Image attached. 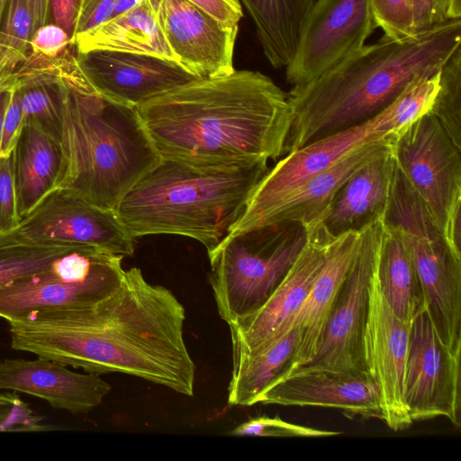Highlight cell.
Listing matches in <instances>:
<instances>
[{
    "label": "cell",
    "instance_id": "cell-21",
    "mask_svg": "<svg viewBox=\"0 0 461 461\" xmlns=\"http://www.w3.org/2000/svg\"><path fill=\"white\" fill-rule=\"evenodd\" d=\"M396 136L372 141L352 150L290 192L262 214L251 229L283 221L300 222L306 229L321 223L344 182L365 164L391 151Z\"/></svg>",
    "mask_w": 461,
    "mask_h": 461
},
{
    "label": "cell",
    "instance_id": "cell-42",
    "mask_svg": "<svg viewBox=\"0 0 461 461\" xmlns=\"http://www.w3.org/2000/svg\"><path fill=\"white\" fill-rule=\"evenodd\" d=\"M226 25H238L243 16L240 0H190Z\"/></svg>",
    "mask_w": 461,
    "mask_h": 461
},
{
    "label": "cell",
    "instance_id": "cell-34",
    "mask_svg": "<svg viewBox=\"0 0 461 461\" xmlns=\"http://www.w3.org/2000/svg\"><path fill=\"white\" fill-rule=\"evenodd\" d=\"M411 16L412 35L424 34L461 20V0H411Z\"/></svg>",
    "mask_w": 461,
    "mask_h": 461
},
{
    "label": "cell",
    "instance_id": "cell-30",
    "mask_svg": "<svg viewBox=\"0 0 461 461\" xmlns=\"http://www.w3.org/2000/svg\"><path fill=\"white\" fill-rule=\"evenodd\" d=\"M79 246L35 241L16 229L0 232V285L46 270Z\"/></svg>",
    "mask_w": 461,
    "mask_h": 461
},
{
    "label": "cell",
    "instance_id": "cell-37",
    "mask_svg": "<svg viewBox=\"0 0 461 461\" xmlns=\"http://www.w3.org/2000/svg\"><path fill=\"white\" fill-rule=\"evenodd\" d=\"M21 221L12 152L9 156L0 157V232L17 229Z\"/></svg>",
    "mask_w": 461,
    "mask_h": 461
},
{
    "label": "cell",
    "instance_id": "cell-1",
    "mask_svg": "<svg viewBox=\"0 0 461 461\" xmlns=\"http://www.w3.org/2000/svg\"><path fill=\"white\" fill-rule=\"evenodd\" d=\"M185 310L139 267L96 303L9 321L11 347L86 373H122L194 395L196 366L184 338Z\"/></svg>",
    "mask_w": 461,
    "mask_h": 461
},
{
    "label": "cell",
    "instance_id": "cell-14",
    "mask_svg": "<svg viewBox=\"0 0 461 461\" xmlns=\"http://www.w3.org/2000/svg\"><path fill=\"white\" fill-rule=\"evenodd\" d=\"M368 294V311L362 341L364 365L378 388L382 420L391 429L400 431L413 423L404 402L411 324L398 319L388 305L377 278V261L371 276Z\"/></svg>",
    "mask_w": 461,
    "mask_h": 461
},
{
    "label": "cell",
    "instance_id": "cell-3",
    "mask_svg": "<svg viewBox=\"0 0 461 461\" xmlns=\"http://www.w3.org/2000/svg\"><path fill=\"white\" fill-rule=\"evenodd\" d=\"M460 46L461 20L402 40L384 35L309 84L292 86L285 154L378 114L411 85L438 73Z\"/></svg>",
    "mask_w": 461,
    "mask_h": 461
},
{
    "label": "cell",
    "instance_id": "cell-23",
    "mask_svg": "<svg viewBox=\"0 0 461 461\" xmlns=\"http://www.w3.org/2000/svg\"><path fill=\"white\" fill-rule=\"evenodd\" d=\"M395 164L392 147L391 151L365 164L344 182L321 221L331 236L360 231L384 218Z\"/></svg>",
    "mask_w": 461,
    "mask_h": 461
},
{
    "label": "cell",
    "instance_id": "cell-36",
    "mask_svg": "<svg viewBox=\"0 0 461 461\" xmlns=\"http://www.w3.org/2000/svg\"><path fill=\"white\" fill-rule=\"evenodd\" d=\"M16 393H0V431H42L51 427Z\"/></svg>",
    "mask_w": 461,
    "mask_h": 461
},
{
    "label": "cell",
    "instance_id": "cell-43",
    "mask_svg": "<svg viewBox=\"0 0 461 461\" xmlns=\"http://www.w3.org/2000/svg\"><path fill=\"white\" fill-rule=\"evenodd\" d=\"M25 59L5 46L0 40V81L13 76Z\"/></svg>",
    "mask_w": 461,
    "mask_h": 461
},
{
    "label": "cell",
    "instance_id": "cell-39",
    "mask_svg": "<svg viewBox=\"0 0 461 461\" xmlns=\"http://www.w3.org/2000/svg\"><path fill=\"white\" fill-rule=\"evenodd\" d=\"M16 77V76H15ZM23 125V113L20 95L16 86V78L5 113L2 137L0 141V157L12 154Z\"/></svg>",
    "mask_w": 461,
    "mask_h": 461
},
{
    "label": "cell",
    "instance_id": "cell-40",
    "mask_svg": "<svg viewBox=\"0 0 461 461\" xmlns=\"http://www.w3.org/2000/svg\"><path fill=\"white\" fill-rule=\"evenodd\" d=\"M115 0H83L75 28L74 40L112 18ZM74 42V41H73Z\"/></svg>",
    "mask_w": 461,
    "mask_h": 461
},
{
    "label": "cell",
    "instance_id": "cell-29",
    "mask_svg": "<svg viewBox=\"0 0 461 461\" xmlns=\"http://www.w3.org/2000/svg\"><path fill=\"white\" fill-rule=\"evenodd\" d=\"M23 123L33 122L60 142L64 82L39 72L16 71Z\"/></svg>",
    "mask_w": 461,
    "mask_h": 461
},
{
    "label": "cell",
    "instance_id": "cell-8",
    "mask_svg": "<svg viewBox=\"0 0 461 461\" xmlns=\"http://www.w3.org/2000/svg\"><path fill=\"white\" fill-rule=\"evenodd\" d=\"M383 221L413 261L437 333L461 354V255L449 246L397 165Z\"/></svg>",
    "mask_w": 461,
    "mask_h": 461
},
{
    "label": "cell",
    "instance_id": "cell-27",
    "mask_svg": "<svg viewBox=\"0 0 461 461\" xmlns=\"http://www.w3.org/2000/svg\"><path fill=\"white\" fill-rule=\"evenodd\" d=\"M250 15L263 52L275 68L293 59L315 0H240Z\"/></svg>",
    "mask_w": 461,
    "mask_h": 461
},
{
    "label": "cell",
    "instance_id": "cell-33",
    "mask_svg": "<svg viewBox=\"0 0 461 461\" xmlns=\"http://www.w3.org/2000/svg\"><path fill=\"white\" fill-rule=\"evenodd\" d=\"M230 434L234 436L321 438L337 436L340 432L294 424L279 417L260 416L238 425Z\"/></svg>",
    "mask_w": 461,
    "mask_h": 461
},
{
    "label": "cell",
    "instance_id": "cell-10",
    "mask_svg": "<svg viewBox=\"0 0 461 461\" xmlns=\"http://www.w3.org/2000/svg\"><path fill=\"white\" fill-rule=\"evenodd\" d=\"M393 153L436 226L461 255V149L426 113L397 134Z\"/></svg>",
    "mask_w": 461,
    "mask_h": 461
},
{
    "label": "cell",
    "instance_id": "cell-20",
    "mask_svg": "<svg viewBox=\"0 0 461 461\" xmlns=\"http://www.w3.org/2000/svg\"><path fill=\"white\" fill-rule=\"evenodd\" d=\"M0 389L44 399L53 408L86 413L98 406L112 386L97 374L76 373L40 357L7 358L0 363Z\"/></svg>",
    "mask_w": 461,
    "mask_h": 461
},
{
    "label": "cell",
    "instance_id": "cell-19",
    "mask_svg": "<svg viewBox=\"0 0 461 461\" xmlns=\"http://www.w3.org/2000/svg\"><path fill=\"white\" fill-rule=\"evenodd\" d=\"M258 403L338 409L348 417L383 419L378 388L366 371L304 370L269 387Z\"/></svg>",
    "mask_w": 461,
    "mask_h": 461
},
{
    "label": "cell",
    "instance_id": "cell-5",
    "mask_svg": "<svg viewBox=\"0 0 461 461\" xmlns=\"http://www.w3.org/2000/svg\"><path fill=\"white\" fill-rule=\"evenodd\" d=\"M60 146L54 189L110 210L162 159L136 107L105 99L90 85L64 82Z\"/></svg>",
    "mask_w": 461,
    "mask_h": 461
},
{
    "label": "cell",
    "instance_id": "cell-31",
    "mask_svg": "<svg viewBox=\"0 0 461 461\" xmlns=\"http://www.w3.org/2000/svg\"><path fill=\"white\" fill-rule=\"evenodd\" d=\"M428 113L438 121L461 149V48L441 68L438 88Z\"/></svg>",
    "mask_w": 461,
    "mask_h": 461
},
{
    "label": "cell",
    "instance_id": "cell-26",
    "mask_svg": "<svg viewBox=\"0 0 461 461\" xmlns=\"http://www.w3.org/2000/svg\"><path fill=\"white\" fill-rule=\"evenodd\" d=\"M301 343L298 325L257 351L232 362L228 403L251 406L269 387L288 375Z\"/></svg>",
    "mask_w": 461,
    "mask_h": 461
},
{
    "label": "cell",
    "instance_id": "cell-24",
    "mask_svg": "<svg viewBox=\"0 0 461 461\" xmlns=\"http://www.w3.org/2000/svg\"><path fill=\"white\" fill-rule=\"evenodd\" d=\"M61 160L60 142L37 124L24 122L13 150L17 204L22 220L55 188Z\"/></svg>",
    "mask_w": 461,
    "mask_h": 461
},
{
    "label": "cell",
    "instance_id": "cell-45",
    "mask_svg": "<svg viewBox=\"0 0 461 461\" xmlns=\"http://www.w3.org/2000/svg\"><path fill=\"white\" fill-rule=\"evenodd\" d=\"M15 73L10 77L0 81V141L2 137L5 113L15 82Z\"/></svg>",
    "mask_w": 461,
    "mask_h": 461
},
{
    "label": "cell",
    "instance_id": "cell-12",
    "mask_svg": "<svg viewBox=\"0 0 461 461\" xmlns=\"http://www.w3.org/2000/svg\"><path fill=\"white\" fill-rule=\"evenodd\" d=\"M377 28L371 0H315L302 28L286 81L302 86L359 50Z\"/></svg>",
    "mask_w": 461,
    "mask_h": 461
},
{
    "label": "cell",
    "instance_id": "cell-28",
    "mask_svg": "<svg viewBox=\"0 0 461 461\" xmlns=\"http://www.w3.org/2000/svg\"><path fill=\"white\" fill-rule=\"evenodd\" d=\"M377 278L393 312L402 321L411 324L415 316L425 308L422 286L410 254L397 233L384 223Z\"/></svg>",
    "mask_w": 461,
    "mask_h": 461
},
{
    "label": "cell",
    "instance_id": "cell-6",
    "mask_svg": "<svg viewBox=\"0 0 461 461\" xmlns=\"http://www.w3.org/2000/svg\"><path fill=\"white\" fill-rule=\"evenodd\" d=\"M438 81L439 72L422 78L374 117L286 153L258 182L242 215L228 234L251 229L262 214L290 192L352 150L372 141L396 136L409 123L429 111Z\"/></svg>",
    "mask_w": 461,
    "mask_h": 461
},
{
    "label": "cell",
    "instance_id": "cell-32",
    "mask_svg": "<svg viewBox=\"0 0 461 461\" xmlns=\"http://www.w3.org/2000/svg\"><path fill=\"white\" fill-rule=\"evenodd\" d=\"M33 33V20L26 0H9L0 40L5 46L27 58Z\"/></svg>",
    "mask_w": 461,
    "mask_h": 461
},
{
    "label": "cell",
    "instance_id": "cell-22",
    "mask_svg": "<svg viewBox=\"0 0 461 461\" xmlns=\"http://www.w3.org/2000/svg\"><path fill=\"white\" fill-rule=\"evenodd\" d=\"M360 242L361 231L357 230L331 238L324 262L308 296L286 330L294 325H298L301 330V343L293 370L313 357L329 314L356 258Z\"/></svg>",
    "mask_w": 461,
    "mask_h": 461
},
{
    "label": "cell",
    "instance_id": "cell-38",
    "mask_svg": "<svg viewBox=\"0 0 461 461\" xmlns=\"http://www.w3.org/2000/svg\"><path fill=\"white\" fill-rule=\"evenodd\" d=\"M73 46L69 35L59 25L48 23L32 34L28 55L41 58H56Z\"/></svg>",
    "mask_w": 461,
    "mask_h": 461
},
{
    "label": "cell",
    "instance_id": "cell-9",
    "mask_svg": "<svg viewBox=\"0 0 461 461\" xmlns=\"http://www.w3.org/2000/svg\"><path fill=\"white\" fill-rule=\"evenodd\" d=\"M123 258L81 245L46 270L0 285V318L9 322L89 307L118 288Z\"/></svg>",
    "mask_w": 461,
    "mask_h": 461
},
{
    "label": "cell",
    "instance_id": "cell-35",
    "mask_svg": "<svg viewBox=\"0 0 461 461\" xmlns=\"http://www.w3.org/2000/svg\"><path fill=\"white\" fill-rule=\"evenodd\" d=\"M375 21L384 35L395 40L412 37L411 0H371Z\"/></svg>",
    "mask_w": 461,
    "mask_h": 461
},
{
    "label": "cell",
    "instance_id": "cell-25",
    "mask_svg": "<svg viewBox=\"0 0 461 461\" xmlns=\"http://www.w3.org/2000/svg\"><path fill=\"white\" fill-rule=\"evenodd\" d=\"M73 45L78 54L94 50H113L176 60L149 0H141L125 13L77 35Z\"/></svg>",
    "mask_w": 461,
    "mask_h": 461
},
{
    "label": "cell",
    "instance_id": "cell-17",
    "mask_svg": "<svg viewBox=\"0 0 461 461\" xmlns=\"http://www.w3.org/2000/svg\"><path fill=\"white\" fill-rule=\"evenodd\" d=\"M176 62L198 77L232 73L238 25H226L190 0H149Z\"/></svg>",
    "mask_w": 461,
    "mask_h": 461
},
{
    "label": "cell",
    "instance_id": "cell-47",
    "mask_svg": "<svg viewBox=\"0 0 461 461\" xmlns=\"http://www.w3.org/2000/svg\"><path fill=\"white\" fill-rule=\"evenodd\" d=\"M8 2L9 0H0V23L2 22V18L5 12Z\"/></svg>",
    "mask_w": 461,
    "mask_h": 461
},
{
    "label": "cell",
    "instance_id": "cell-13",
    "mask_svg": "<svg viewBox=\"0 0 461 461\" xmlns=\"http://www.w3.org/2000/svg\"><path fill=\"white\" fill-rule=\"evenodd\" d=\"M460 356L443 343L426 308L412 320L404 402L412 422L445 417L459 428Z\"/></svg>",
    "mask_w": 461,
    "mask_h": 461
},
{
    "label": "cell",
    "instance_id": "cell-2",
    "mask_svg": "<svg viewBox=\"0 0 461 461\" xmlns=\"http://www.w3.org/2000/svg\"><path fill=\"white\" fill-rule=\"evenodd\" d=\"M162 158L239 165L285 154L288 94L258 71L198 77L136 107Z\"/></svg>",
    "mask_w": 461,
    "mask_h": 461
},
{
    "label": "cell",
    "instance_id": "cell-15",
    "mask_svg": "<svg viewBox=\"0 0 461 461\" xmlns=\"http://www.w3.org/2000/svg\"><path fill=\"white\" fill-rule=\"evenodd\" d=\"M40 242L79 244L123 257L134 253V240L115 210L97 206L63 188L49 193L16 229Z\"/></svg>",
    "mask_w": 461,
    "mask_h": 461
},
{
    "label": "cell",
    "instance_id": "cell-16",
    "mask_svg": "<svg viewBox=\"0 0 461 461\" xmlns=\"http://www.w3.org/2000/svg\"><path fill=\"white\" fill-rule=\"evenodd\" d=\"M306 230L305 246L270 297L257 311L228 324L232 362L284 334L305 302L333 237L322 223Z\"/></svg>",
    "mask_w": 461,
    "mask_h": 461
},
{
    "label": "cell",
    "instance_id": "cell-46",
    "mask_svg": "<svg viewBox=\"0 0 461 461\" xmlns=\"http://www.w3.org/2000/svg\"><path fill=\"white\" fill-rule=\"evenodd\" d=\"M141 0H115L112 18L118 16L122 13H125L126 11L133 8Z\"/></svg>",
    "mask_w": 461,
    "mask_h": 461
},
{
    "label": "cell",
    "instance_id": "cell-11",
    "mask_svg": "<svg viewBox=\"0 0 461 461\" xmlns=\"http://www.w3.org/2000/svg\"><path fill=\"white\" fill-rule=\"evenodd\" d=\"M383 219L360 230L357 254L329 314L316 352L308 363L290 374L304 370L366 371L362 341L368 311L369 284L384 232Z\"/></svg>",
    "mask_w": 461,
    "mask_h": 461
},
{
    "label": "cell",
    "instance_id": "cell-18",
    "mask_svg": "<svg viewBox=\"0 0 461 461\" xmlns=\"http://www.w3.org/2000/svg\"><path fill=\"white\" fill-rule=\"evenodd\" d=\"M76 56L97 95L131 107L198 78L176 60L153 55L94 50Z\"/></svg>",
    "mask_w": 461,
    "mask_h": 461
},
{
    "label": "cell",
    "instance_id": "cell-41",
    "mask_svg": "<svg viewBox=\"0 0 461 461\" xmlns=\"http://www.w3.org/2000/svg\"><path fill=\"white\" fill-rule=\"evenodd\" d=\"M83 0H50V21L61 27L71 38L72 44L75 28Z\"/></svg>",
    "mask_w": 461,
    "mask_h": 461
},
{
    "label": "cell",
    "instance_id": "cell-4",
    "mask_svg": "<svg viewBox=\"0 0 461 461\" xmlns=\"http://www.w3.org/2000/svg\"><path fill=\"white\" fill-rule=\"evenodd\" d=\"M267 160L196 165L162 158L122 198L115 212L134 238L173 234L212 249L242 215Z\"/></svg>",
    "mask_w": 461,
    "mask_h": 461
},
{
    "label": "cell",
    "instance_id": "cell-44",
    "mask_svg": "<svg viewBox=\"0 0 461 461\" xmlns=\"http://www.w3.org/2000/svg\"><path fill=\"white\" fill-rule=\"evenodd\" d=\"M33 20V32L50 23V0H26ZM33 34V33H32Z\"/></svg>",
    "mask_w": 461,
    "mask_h": 461
},
{
    "label": "cell",
    "instance_id": "cell-7",
    "mask_svg": "<svg viewBox=\"0 0 461 461\" xmlns=\"http://www.w3.org/2000/svg\"><path fill=\"white\" fill-rule=\"evenodd\" d=\"M307 237L300 222L283 221L227 234L207 251L209 283L220 317L230 324L260 308L298 258Z\"/></svg>",
    "mask_w": 461,
    "mask_h": 461
}]
</instances>
